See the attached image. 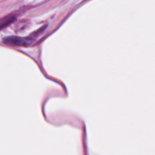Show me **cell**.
Returning a JSON list of instances; mask_svg holds the SVG:
<instances>
[{
    "label": "cell",
    "instance_id": "obj_1",
    "mask_svg": "<svg viewBox=\"0 0 155 155\" xmlns=\"http://www.w3.org/2000/svg\"><path fill=\"white\" fill-rule=\"evenodd\" d=\"M31 39H27V38H21L17 37V36H9V37L5 38V43L9 44L12 45H18V46H24V45H28L31 43Z\"/></svg>",
    "mask_w": 155,
    "mask_h": 155
}]
</instances>
